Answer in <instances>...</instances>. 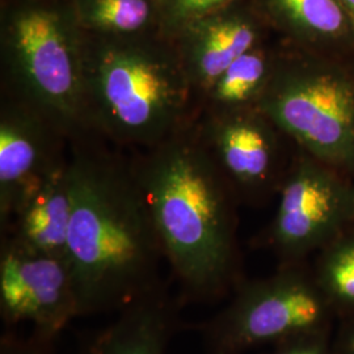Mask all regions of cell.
I'll list each match as a JSON object with an SVG mask.
<instances>
[{"label":"cell","mask_w":354,"mask_h":354,"mask_svg":"<svg viewBox=\"0 0 354 354\" xmlns=\"http://www.w3.org/2000/svg\"><path fill=\"white\" fill-rule=\"evenodd\" d=\"M106 145L92 134L70 145L67 260L79 317L118 313L163 282V247L130 159Z\"/></svg>","instance_id":"obj_1"},{"label":"cell","mask_w":354,"mask_h":354,"mask_svg":"<svg viewBox=\"0 0 354 354\" xmlns=\"http://www.w3.org/2000/svg\"><path fill=\"white\" fill-rule=\"evenodd\" d=\"M130 165L146 198L180 298L213 302L239 281L234 194L197 122L159 145L133 151Z\"/></svg>","instance_id":"obj_2"},{"label":"cell","mask_w":354,"mask_h":354,"mask_svg":"<svg viewBox=\"0 0 354 354\" xmlns=\"http://www.w3.org/2000/svg\"><path fill=\"white\" fill-rule=\"evenodd\" d=\"M201 102L172 38L84 30V129L117 149H150L194 122Z\"/></svg>","instance_id":"obj_3"},{"label":"cell","mask_w":354,"mask_h":354,"mask_svg":"<svg viewBox=\"0 0 354 354\" xmlns=\"http://www.w3.org/2000/svg\"><path fill=\"white\" fill-rule=\"evenodd\" d=\"M1 93L45 114L70 138L84 129V29L76 13L13 11L1 38Z\"/></svg>","instance_id":"obj_4"},{"label":"cell","mask_w":354,"mask_h":354,"mask_svg":"<svg viewBox=\"0 0 354 354\" xmlns=\"http://www.w3.org/2000/svg\"><path fill=\"white\" fill-rule=\"evenodd\" d=\"M256 108L313 159L354 169V79L339 67L277 55Z\"/></svg>","instance_id":"obj_5"},{"label":"cell","mask_w":354,"mask_h":354,"mask_svg":"<svg viewBox=\"0 0 354 354\" xmlns=\"http://www.w3.org/2000/svg\"><path fill=\"white\" fill-rule=\"evenodd\" d=\"M329 299L317 279L286 264L268 279L243 283L200 335L203 354H244L295 336L322 332Z\"/></svg>","instance_id":"obj_6"},{"label":"cell","mask_w":354,"mask_h":354,"mask_svg":"<svg viewBox=\"0 0 354 354\" xmlns=\"http://www.w3.org/2000/svg\"><path fill=\"white\" fill-rule=\"evenodd\" d=\"M0 315L7 327L28 323L33 335L54 342L79 317L68 260L30 250L3 235Z\"/></svg>","instance_id":"obj_7"},{"label":"cell","mask_w":354,"mask_h":354,"mask_svg":"<svg viewBox=\"0 0 354 354\" xmlns=\"http://www.w3.org/2000/svg\"><path fill=\"white\" fill-rule=\"evenodd\" d=\"M353 216V188L332 167L302 160L281 183L279 209L268 239L291 264L333 241Z\"/></svg>","instance_id":"obj_8"},{"label":"cell","mask_w":354,"mask_h":354,"mask_svg":"<svg viewBox=\"0 0 354 354\" xmlns=\"http://www.w3.org/2000/svg\"><path fill=\"white\" fill-rule=\"evenodd\" d=\"M71 138L26 102L1 96L0 225L7 227L29 194L70 152Z\"/></svg>","instance_id":"obj_9"},{"label":"cell","mask_w":354,"mask_h":354,"mask_svg":"<svg viewBox=\"0 0 354 354\" xmlns=\"http://www.w3.org/2000/svg\"><path fill=\"white\" fill-rule=\"evenodd\" d=\"M197 127L234 192L257 193L270 185L277 163L276 127L259 108L201 112Z\"/></svg>","instance_id":"obj_10"},{"label":"cell","mask_w":354,"mask_h":354,"mask_svg":"<svg viewBox=\"0 0 354 354\" xmlns=\"http://www.w3.org/2000/svg\"><path fill=\"white\" fill-rule=\"evenodd\" d=\"M260 39L252 17L228 11L227 7L183 28L172 37L200 102L228 66L260 45Z\"/></svg>","instance_id":"obj_11"},{"label":"cell","mask_w":354,"mask_h":354,"mask_svg":"<svg viewBox=\"0 0 354 354\" xmlns=\"http://www.w3.org/2000/svg\"><path fill=\"white\" fill-rule=\"evenodd\" d=\"M183 299L162 282L117 313L80 354H165L178 326Z\"/></svg>","instance_id":"obj_12"},{"label":"cell","mask_w":354,"mask_h":354,"mask_svg":"<svg viewBox=\"0 0 354 354\" xmlns=\"http://www.w3.org/2000/svg\"><path fill=\"white\" fill-rule=\"evenodd\" d=\"M71 216L70 152L55 165L13 215L4 236L38 252L67 259Z\"/></svg>","instance_id":"obj_13"},{"label":"cell","mask_w":354,"mask_h":354,"mask_svg":"<svg viewBox=\"0 0 354 354\" xmlns=\"http://www.w3.org/2000/svg\"><path fill=\"white\" fill-rule=\"evenodd\" d=\"M266 10L297 42L332 46L353 37L340 0H266Z\"/></svg>","instance_id":"obj_14"},{"label":"cell","mask_w":354,"mask_h":354,"mask_svg":"<svg viewBox=\"0 0 354 354\" xmlns=\"http://www.w3.org/2000/svg\"><path fill=\"white\" fill-rule=\"evenodd\" d=\"M276 64L264 46L257 45L230 64L203 95L201 112H230L256 108Z\"/></svg>","instance_id":"obj_15"},{"label":"cell","mask_w":354,"mask_h":354,"mask_svg":"<svg viewBox=\"0 0 354 354\" xmlns=\"http://www.w3.org/2000/svg\"><path fill=\"white\" fill-rule=\"evenodd\" d=\"M76 17L82 28L93 35L127 36L159 30L153 0H77Z\"/></svg>","instance_id":"obj_16"},{"label":"cell","mask_w":354,"mask_h":354,"mask_svg":"<svg viewBox=\"0 0 354 354\" xmlns=\"http://www.w3.org/2000/svg\"><path fill=\"white\" fill-rule=\"evenodd\" d=\"M317 281L329 302L354 307V235L330 244Z\"/></svg>","instance_id":"obj_17"},{"label":"cell","mask_w":354,"mask_h":354,"mask_svg":"<svg viewBox=\"0 0 354 354\" xmlns=\"http://www.w3.org/2000/svg\"><path fill=\"white\" fill-rule=\"evenodd\" d=\"M234 0H165L162 1L159 32L172 38L183 28L226 8Z\"/></svg>","instance_id":"obj_18"},{"label":"cell","mask_w":354,"mask_h":354,"mask_svg":"<svg viewBox=\"0 0 354 354\" xmlns=\"http://www.w3.org/2000/svg\"><path fill=\"white\" fill-rule=\"evenodd\" d=\"M53 342L33 333L28 337H20L7 332L0 340V354H53Z\"/></svg>","instance_id":"obj_19"},{"label":"cell","mask_w":354,"mask_h":354,"mask_svg":"<svg viewBox=\"0 0 354 354\" xmlns=\"http://www.w3.org/2000/svg\"><path fill=\"white\" fill-rule=\"evenodd\" d=\"M322 332L306 333L288 340L277 342L266 354H328L320 337Z\"/></svg>","instance_id":"obj_20"},{"label":"cell","mask_w":354,"mask_h":354,"mask_svg":"<svg viewBox=\"0 0 354 354\" xmlns=\"http://www.w3.org/2000/svg\"><path fill=\"white\" fill-rule=\"evenodd\" d=\"M342 1V7L345 10V12L349 17V21H351V26L353 29L354 35V0H340Z\"/></svg>","instance_id":"obj_21"},{"label":"cell","mask_w":354,"mask_h":354,"mask_svg":"<svg viewBox=\"0 0 354 354\" xmlns=\"http://www.w3.org/2000/svg\"><path fill=\"white\" fill-rule=\"evenodd\" d=\"M344 354H354V329L349 333L345 346H344Z\"/></svg>","instance_id":"obj_22"}]
</instances>
